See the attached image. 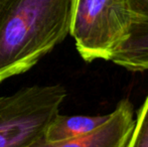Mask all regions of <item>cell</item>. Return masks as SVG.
Segmentation results:
<instances>
[{
    "label": "cell",
    "mask_w": 148,
    "mask_h": 147,
    "mask_svg": "<svg viewBox=\"0 0 148 147\" xmlns=\"http://www.w3.org/2000/svg\"><path fill=\"white\" fill-rule=\"evenodd\" d=\"M75 0H5L0 12V83L26 73L70 34Z\"/></svg>",
    "instance_id": "cell-1"
},
{
    "label": "cell",
    "mask_w": 148,
    "mask_h": 147,
    "mask_svg": "<svg viewBox=\"0 0 148 147\" xmlns=\"http://www.w3.org/2000/svg\"><path fill=\"white\" fill-rule=\"evenodd\" d=\"M131 22L130 0H75L70 34L85 62L110 61L128 37Z\"/></svg>",
    "instance_id": "cell-2"
},
{
    "label": "cell",
    "mask_w": 148,
    "mask_h": 147,
    "mask_svg": "<svg viewBox=\"0 0 148 147\" xmlns=\"http://www.w3.org/2000/svg\"><path fill=\"white\" fill-rule=\"evenodd\" d=\"M66 97L62 85H35L0 96V147H25L38 139Z\"/></svg>",
    "instance_id": "cell-3"
},
{
    "label": "cell",
    "mask_w": 148,
    "mask_h": 147,
    "mask_svg": "<svg viewBox=\"0 0 148 147\" xmlns=\"http://www.w3.org/2000/svg\"><path fill=\"white\" fill-rule=\"evenodd\" d=\"M135 126L134 109L127 99L118 103L108 119L93 132L72 139L49 142L42 136L25 147H127Z\"/></svg>",
    "instance_id": "cell-4"
},
{
    "label": "cell",
    "mask_w": 148,
    "mask_h": 147,
    "mask_svg": "<svg viewBox=\"0 0 148 147\" xmlns=\"http://www.w3.org/2000/svg\"><path fill=\"white\" fill-rule=\"evenodd\" d=\"M130 5L128 37L110 61L131 72L148 71V0H130Z\"/></svg>",
    "instance_id": "cell-5"
},
{
    "label": "cell",
    "mask_w": 148,
    "mask_h": 147,
    "mask_svg": "<svg viewBox=\"0 0 148 147\" xmlns=\"http://www.w3.org/2000/svg\"><path fill=\"white\" fill-rule=\"evenodd\" d=\"M109 117L106 115H60L57 114L47 124L42 137L47 141L56 142L60 140L84 136L101 126Z\"/></svg>",
    "instance_id": "cell-6"
},
{
    "label": "cell",
    "mask_w": 148,
    "mask_h": 147,
    "mask_svg": "<svg viewBox=\"0 0 148 147\" xmlns=\"http://www.w3.org/2000/svg\"><path fill=\"white\" fill-rule=\"evenodd\" d=\"M127 147H148V94L140 107Z\"/></svg>",
    "instance_id": "cell-7"
},
{
    "label": "cell",
    "mask_w": 148,
    "mask_h": 147,
    "mask_svg": "<svg viewBox=\"0 0 148 147\" xmlns=\"http://www.w3.org/2000/svg\"><path fill=\"white\" fill-rule=\"evenodd\" d=\"M4 2H5V0H0V12H1V9L4 5Z\"/></svg>",
    "instance_id": "cell-8"
}]
</instances>
